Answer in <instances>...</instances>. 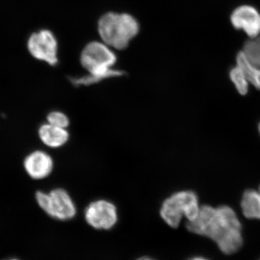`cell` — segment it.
Wrapping results in <instances>:
<instances>
[{
    "label": "cell",
    "instance_id": "cell-8",
    "mask_svg": "<svg viewBox=\"0 0 260 260\" xmlns=\"http://www.w3.org/2000/svg\"><path fill=\"white\" fill-rule=\"evenodd\" d=\"M233 26L244 31L249 39L260 34V13L251 5H241L231 15Z\"/></svg>",
    "mask_w": 260,
    "mask_h": 260
},
{
    "label": "cell",
    "instance_id": "cell-19",
    "mask_svg": "<svg viewBox=\"0 0 260 260\" xmlns=\"http://www.w3.org/2000/svg\"><path fill=\"white\" fill-rule=\"evenodd\" d=\"M258 129H259V135H260V123L259 124V126H258Z\"/></svg>",
    "mask_w": 260,
    "mask_h": 260
},
{
    "label": "cell",
    "instance_id": "cell-13",
    "mask_svg": "<svg viewBox=\"0 0 260 260\" xmlns=\"http://www.w3.org/2000/svg\"><path fill=\"white\" fill-rule=\"evenodd\" d=\"M122 75L123 72L121 71V70H118L116 73L107 75L89 74L88 73V74L85 75L84 76L70 78V81L75 86H90V85L100 83L103 80L122 76Z\"/></svg>",
    "mask_w": 260,
    "mask_h": 260
},
{
    "label": "cell",
    "instance_id": "cell-21",
    "mask_svg": "<svg viewBox=\"0 0 260 260\" xmlns=\"http://www.w3.org/2000/svg\"><path fill=\"white\" fill-rule=\"evenodd\" d=\"M12 260H17V259H12Z\"/></svg>",
    "mask_w": 260,
    "mask_h": 260
},
{
    "label": "cell",
    "instance_id": "cell-10",
    "mask_svg": "<svg viewBox=\"0 0 260 260\" xmlns=\"http://www.w3.org/2000/svg\"><path fill=\"white\" fill-rule=\"evenodd\" d=\"M38 135L46 146L53 149L61 148L70 139L68 129L51 125L47 122L39 126Z\"/></svg>",
    "mask_w": 260,
    "mask_h": 260
},
{
    "label": "cell",
    "instance_id": "cell-9",
    "mask_svg": "<svg viewBox=\"0 0 260 260\" xmlns=\"http://www.w3.org/2000/svg\"><path fill=\"white\" fill-rule=\"evenodd\" d=\"M24 169L34 180H42L51 175L54 169L52 157L44 150H34L23 161Z\"/></svg>",
    "mask_w": 260,
    "mask_h": 260
},
{
    "label": "cell",
    "instance_id": "cell-6",
    "mask_svg": "<svg viewBox=\"0 0 260 260\" xmlns=\"http://www.w3.org/2000/svg\"><path fill=\"white\" fill-rule=\"evenodd\" d=\"M85 221L97 230H110L118 221L116 205L107 200L91 202L84 212Z\"/></svg>",
    "mask_w": 260,
    "mask_h": 260
},
{
    "label": "cell",
    "instance_id": "cell-17",
    "mask_svg": "<svg viewBox=\"0 0 260 260\" xmlns=\"http://www.w3.org/2000/svg\"><path fill=\"white\" fill-rule=\"evenodd\" d=\"M189 260H208L205 259L204 257H202V256H196V257L191 258V259Z\"/></svg>",
    "mask_w": 260,
    "mask_h": 260
},
{
    "label": "cell",
    "instance_id": "cell-1",
    "mask_svg": "<svg viewBox=\"0 0 260 260\" xmlns=\"http://www.w3.org/2000/svg\"><path fill=\"white\" fill-rule=\"evenodd\" d=\"M186 227L192 234L211 239L225 254L237 252L243 245L242 223L228 205H202L198 216L186 221Z\"/></svg>",
    "mask_w": 260,
    "mask_h": 260
},
{
    "label": "cell",
    "instance_id": "cell-2",
    "mask_svg": "<svg viewBox=\"0 0 260 260\" xmlns=\"http://www.w3.org/2000/svg\"><path fill=\"white\" fill-rule=\"evenodd\" d=\"M98 30L102 42L112 49L124 50L138 35L140 25L133 15L110 12L99 19Z\"/></svg>",
    "mask_w": 260,
    "mask_h": 260
},
{
    "label": "cell",
    "instance_id": "cell-18",
    "mask_svg": "<svg viewBox=\"0 0 260 260\" xmlns=\"http://www.w3.org/2000/svg\"><path fill=\"white\" fill-rule=\"evenodd\" d=\"M137 260H155L152 259V258L148 257V256H143V257H140L139 259H138Z\"/></svg>",
    "mask_w": 260,
    "mask_h": 260
},
{
    "label": "cell",
    "instance_id": "cell-3",
    "mask_svg": "<svg viewBox=\"0 0 260 260\" xmlns=\"http://www.w3.org/2000/svg\"><path fill=\"white\" fill-rule=\"evenodd\" d=\"M200 207L196 193L191 190L174 192L162 202L160 209L162 220L172 229H177L186 218L191 221L198 216Z\"/></svg>",
    "mask_w": 260,
    "mask_h": 260
},
{
    "label": "cell",
    "instance_id": "cell-11",
    "mask_svg": "<svg viewBox=\"0 0 260 260\" xmlns=\"http://www.w3.org/2000/svg\"><path fill=\"white\" fill-rule=\"evenodd\" d=\"M241 208L245 218L260 220V193L254 189L244 191L241 201Z\"/></svg>",
    "mask_w": 260,
    "mask_h": 260
},
{
    "label": "cell",
    "instance_id": "cell-5",
    "mask_svg": "<svg viewBox=\"0 0 260 260\" xmlns=\"http://www.w3.org/2000/svg\"><path fill=\"white\" fill-rule=\"evenodd\" d=\"M36 199L40 208L51 218L68 220L76 215L74 200L68 191L62 188H56L49 192L38 191Z\"/></svg>",
    "mask_w": 260,
    "mask_h": 260
},
{
    "label": "cell",
    "instance_id": "cell-20",
    "mask_svg": "<svg viewBox=\"0 0 260 260\" xmlns=\"http://www.w3.org/2000/svg\"><path fill=\"white\" fill-rule=\"evenodd\" d=\"M259 193H260V186H259Z\"/></svg>",
    "mask_w": 260,
    "mask_h": 260
},
{
    "label": "cell",
    "instance_id": "cell-12",
    "mask_svg": "<svg viewBox=\"0 0 260 260\" xmlns=\"http://www.w3.org/2000/svg\"><path fill=\"white\" fill-rule=\"evenodd\" d=\"M237 65L242 70L249 84L260 90V68L253 64L244 55L242 51H239L237 56Z\"/></svg>",
    "mask_w": 260,
    "mask_h": 260
},
{
    "label": "cell",
    "instance_id": "cell-4",
    "mask_svg": "<svg viewBox=\"0 0 260 260\" xmlns=\"http://www.w3.org/2000/svg\"><path fill=\"white\" fill-rule=\"evenodd\" d=\"M112 48L104 42H92L83 48L80 64L89 74L107 75L116 73L117 58Z\"/></svg>",
    "mask_w": 260,
    "mask_h": 260
},
{
    "label": "cell",
    "instance_id": "cell-15",
    "mask_svg": "<svg viewBox=\"0 0 260 260\" xmlns=\"http://www.w3.org/2000/svg\"><path fill=\"white\" fill-rule=\"evenodd\" d=\"M229 77L238 93L242 95H246L249 91V83L242 70L237 65L230 70Z\"/></svg>",
    "mask_w": 260,
    "mask_h": 260
},
{
    "label": "cell",
    "instance_id": "cell-7",
    "mask_svg": "<svg viewBox=\"0 0 260 260\" xmlns=\"http://www.w3.org/2000/svg\"><path fill=\"white\" fill-rule=\"evenodd\" d=\"M29 52L38 60L47 62L51 66L58 63V43L53 32L42 30L34 32L28 42Z\"/></svg>",
    "mask_w": 260,
    "mask_h": 260
},
{
    "label": "cell",
    "instance_id": "cell-14",
    "mask_svg": "<svg viewBox=\"0 0 260 260\" xmlns=\"http://www.w3.org/2000/svg\"><path fill=\"white\" fill-rule=\"evenodd\" d=\"M242 51L251 62L260 68V34L246 41Z\"/></svg>",
    "mask_w": 260,
    "mask_h": 260
},
{
    "label": "cell",
    "instance_id": "cell-16",
    "mask_svg": "<svg viewBox=\"0 0 260 260\" xmlns=\"http://www.w3.org/2000/svg\"><path fill=\"white\" fill-rule=\"evenodd\" d=\"M47 123L51 125L58 127L68 129L70 125V119L66 114L60 111H52L48 114L47 116Z\"/></svg>",
    "mask_w": 260,
    "mask_h": 260
}]
</instances>
